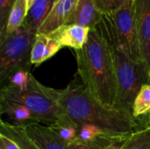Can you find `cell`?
Segmentation results:
<instances>
[{
	"instance_id": "6da1fadb",
	"label": "cell",
	"mask_w": 150,
	"mask_h": 149,
	"mask_svg": "<svg viewBox=\"0 0 150 149\" xmlns=\"http://www.w3.org/2000/svg\"><path fill=\"white\" fill-rule=\"evenodd\" d=\"M40 90L62 109L68 118L76 126H95L116 140L124 142L140 125L132 114L108 107L98 101L83 83L74 79L62 90L53 89L37 83Z\"/></svg>"
},
{
	"instance_id": "7a4b0ae2",
	"label": "cell",
	"mask_w": 150,
	"mask_h": 149,
	"mask_svg": "<svg viewBox=\"0 0 150 149\" xmlns=\"http://www.w3.org/2000/svg\"><path fill=\"white\" fill-rule=\"evenodd\" d=\"M74 52L80 80L98 101L114 107L116 71L112 50L106 39L98 28H92L83 47Z\"/></svg>"
},
{
	"instance_id": "3957f363",
	"label": "cell",
	"mask_w": 150,
	"mask_h": 149,
	"mask_svg": "<svg viewBox=\"0 0 150 149\" xmlns=\"http://www.w3.org/2000/svg\"><path fill=\"white\" fill-rule=\"evenodd\" d=\"M112 50L117 92L114 108L132 114L134 101L143 85L150 83L149 68L127 53L110 45Z\"/></svg>"
},
{
	"instance_id": "277c9868",
	"label": "cell",
	"mask_w": 150,
	"mask_h": 149,
	"mask_svg": "<svg viewBox=\"0 0 150 149\" xmlns=\"http://www.w3.org/2000/svg\"><path fill=\"white\" fill-rule=\"evenodd\" d=\"M96 28L110 45L125 51L135 61H143L134 18V0H128L112 13L103 14L101 21Z\"/></svg>"
},
{
	"instance_id": "5b68a950",
	"label": "cell",
	"mask_w": 150,
	"mask_h": 149,
	"mask_svg": "<svg viewBox=\"0 0 150 149\" xmlns=\"http://www.w3.org/2000/svg\"><path fill=\"white\" fill-rule=\"evenodd\" d=\"M37 83L31 74L26 90H20L11 84L6 85L0 91V101L15 103L25 107L33 113L38 123L47 126L70 120L59 105L40 90Z\"/></svg>"
},
{
	"instance_id": "8992f818",
	"label": "cell",
	"mask_w": 150,
	"mask_h": 149,
	"mask_svg": "<svg viewBox=\"0 0 150 149\" xmlns=\"http://www.w3.org/2000/svg\"><path fill=\"white\" fill-rule=\"evenodd\" d=\"M38 32L25 24L0 39V81L4 82L27 61ZM31 63V62H30Z\"/></svg>"
},
{
	"instance_id": "52a82bcc",
	"label": "cell",
	"mask_w": 150,
	"mask_h": 149,
	"mask_svg": "<svg viewBox=\"0 0 150 149\" xmlns=\"http://www.w3.org/2000/svg\"><path fill=\"white\" fill-rule=\"evenodd\" d=\"M134 12L142 61L150 67V0H134Z\"/></svg>"
},
{
	"instance_id": "ba28073f",
	"label": "cell",
	"mask_w": 150,
	"mask_h": 149,
	"mask_svg": "<svg viewBox=\"0 0 150 149\" xmlns=\"http://www.w3.org/2000/svg\"><path fill=\"white\" fill-rule=\"evenodd\" d=\"M23 126L29 138L40 149H72L71 144L60 138L47 125L31 123Z\"/></svg>"
},
{
	"instance_id": "9c48e42d",
	"label": "cell",
	"mask_w": 150,
	"mask_h": 149,
	"mask_svg": "<svg viewBox=\"0 0 150 149\" xmlns=\"http://www.w3.org/2000/svg\"><path fill=\"white\" fill-rule=\"evenodd\" d=\"M79 0H57L49 15L43 22L39 33L49 34L60 26L68 23Z\"/></svg>"
},
{
	"instance_id": "30bf717a",
	"label": "cell",
	"mask_w": 150,
	"mask_h": 149,
	"mask_svg": "<svg viewBox=\"0 0 150 149\" xmlns=\"http://www.w3.org/2000/svg\"><path fill=\"white\" fill-rule=\"evenodd\" d=\"M90 30V28L82 25L65 24L49 33V35L58 40L63 47H67L74 50H80L88 40Z\"/></svg>"
},
{
	"instance_id": "8fae6325",
	"label": "cell",
	"mask_w": 150,
	"mask_h": 149,
	"mask_svg": "<svg viewBox=\"0 0 150 149\" xmlns=\"http://www.w3.org/2000/svg\"><path fill=\"white\" fill-rule=\"evenodd\" d=\"M103 13L97 7L94 0H79L67 24L78 25L90 29L96 28L100 23Z\"/></svg>"
},
{
	"instance_id": "7c38bea8",
	"label": "cell",
	"mask_w": 150,
	"mask_h": 149,
	"mask_svg": "<svg viewBox=\"0 0 150 149\" xmlns=\"http://www.w3.org/2000/svg\"><path fill=\"white\" fill-rule=\"evenodd\" d=\"M56 1L57 0H35L28 10L25 23L38 32L52 11Z\"/></svg>"
},
{
	"instance_id": "4fadbf2b",
	"label": "cell",
	"mask_w": 150,
	"mask_h": 149,
	"mask_svg": "<svg viewBox=\"0 0 150 149\" xmlns=\"http://www.w3.org/2000/svg\"><path fill=\"white\" fill-rule=\"evenodd\" d=\"M0 112L5 114L17 126H25L31 123H38L33 113L25 107L11 102L0 101Z\"/></svg>"
},
{
	"instance_id": "5bb4252c",
	"label": "cell",
	"mask_w": 150,
	"mask_h": 149,
	"mask_svg": "<svg viewBox=\"0 0 150 149\" xmlns=\"http://www.w3.org/2000/svg\"><path fill=\"white\" fill-rule=\"evenodd\" d=\"M0 133L14 141L21 149H40L29 138L23 126H17L1 120Z\"/></svg>"
},
{
	"instance_id": "9a60e30c",
	"label": "cell",
	"mask_w": 150,
	"mask_h": 149,
	"mask_svg": "<svg viewBox=\"0 0 150 149\" xmlns=\"http://www.w3.org/2000/svg\"><path fill=\"white\" fill-rule=\"evenodd\" d=\"M27 12H28V8L25 0H17L10 12L4 35L11 33L18 27H20L25 22Z\"/></svg>"
},
{
	"instance_id": "2e32d148",
	"label": "cell",
	"mask_w": 150,
	"mask_h": 149,
	"mask_svg": "<svg viewBox=\"0 0 150 149\" xmlns=\"http://www.w3.org/2000/svg\"><path fill=\"white\" fill-rule=\"evenodd\" d=\"M121 149H150V127L144 126L132 133L121 144Z\"/></svg>"
},
{
	"instance_id": "e0dca14e",
	"label": "cell",
	"mask_w": 150,
	"mask_h": 149,
	"mask_svg": "<svg viewBox=\"0 0 150 149\" xmlns=\"http://www.w3.org/2000/svg\"><path fill=\"white\" fill-rule=\"evenodd\" d=\"M150 113V83L142 86L137 94L132 108V115L136 119Z\"/></svg>"
},
{
	"instance_id": "ac0fdd59",
	"label": "cell",
	"mask_w": 150,
	"mask_h": 149,
	"mask_svg": "<svg viewBox=\"0 0 150 149\" xmlns=\"http://www.w3.org/2000/svg\"><path fill=\"white\" fill-rule=\"evenodd\" d=\"M63 141L71 144L76 139L78 135V126H76L71 120L62 121L48 126Z\"/></svg>"
},
{
	"instance_id": "d6986e66",
	"label": "cell",
	"mask_w": 150,
	"mask_h": 149,
	"mask_svg": "<svg viewBox=\"0 0 150 149\" xmlns=\"http://www.w3.org/2000/svg\"><path fill=\"white\" fill-rule=\"evenodd\" d=\"M49 35L45 33H37L36 39L32 49L30 62L35 66L40 65L44 62V55L47 50V43L49 41Z\"/></svg>"
},
{
	"instance_id": "ffe728a7",
	"label": "cell",
	"mask_w": 150,
	"mask_h": 149,
	"mask_svg": "<svg viewBox=\"0 0 150 149\" xmlns=\"http://www.w3.org/2000/svg\"><path fill=\"white\" fill-rule=\"evenodd\" d=\"M30 76H31V73L24 66L17 69L15 72H13L9 76L8 79H9L10 84L24 90H26L28 87Z\"/></svg>"
},
{
	"instance_id": "44dd1931",
	"label": "cell",
	"mask_w": 150,
	"mask_h": 149,
	"mask_svg": "<svg viewBox=\"0 0 150 149\" xmlns=\"http://www.w3.org/2000/svg\"><path fill=\"white\" fill-rule=\"evenodd\" d=\"M17 0H0V38H2L6 30L8 18Z\"/></svg>"
},
{
	"instance_id": "7402d4cb",
	"label": "cell",
	"mask_w": 150,
	"mask_h": 149,
	"mask_svg": "<svg viewBox=\"0 0 150 149\" xmlns=\"http://www.w3.org/2000/svg\"><path fill=\"white\" fill-rule=\"evenodd\" d=\"M97 7L103 14H109L122 5H124L128 0H94Z\"/></svg>"
},
{
	"instance_id": "603a6c76",
	"label": "cell",
	"mask_w": 150,
	"mask_h": 149,
	"mask_svg": "<svg viewBox=\"0 0 150 149\" xmlns=\"http://www.w3.org/2000/svg\"><path fill=\"white\" fill-rule=\"evenodd\" d=\"M0 149H21L11 139L0 133Z\"/></svg>"
},
{
	"instance_id": "cb8c5ba5",
	"label": "cell",
	"mask_w": 150,
	"mask_h": 149,
	"mask_svg": "<svg viewBox=\"0 0 150 149\" xmlns=\"http://www.w3.org/2000/svg\"><path fill=\"white\" fill-rule=\"evenodd\" d=\"M72 149H104L105 148L101 145L95 144V143H85L79 141H75L71 143Z\"/></svg>"
},
{
	"instance_id": "d4e9b609",
	"label": "cell",
	"mask_w": 150,
	"mask_h": 149,
	"mask_svg": "<svg viewBox=\"0 0 150 149\" xmlns=\"http://www.w3.org/2000/svg\"><path fill=\"white\" fill-rule=\"evenodd\" d=\"M123 142H112L106 146L104 149H121V144Z\"/></svg>"
},
{
	"instance_id": "484cf974",
	"label": "cell",
	"mask_w": 150,
	"mask_h": 149,
	"mask_svg": "<svg viewBox=\"0 0 150 149\" xmlns=\"http://www.w3.org/2000/svg\"><path fill=\"white\" fill-rule=\"evenodd\" d=\"M145 125H144V126H148V127H150V113L149 115H147L146 117H145Z\"/></svg>"
},
{
	"instance_id": "4316f807",
	"label": "cell",
	"mask_w": 150,
	"mask_h": 149,
	"mask_svg": "<svg viewBox=\"0 0 150 149\" xmlns=\"http://www.w3.org/2000/svg\"><path fill=\"white\" fill-rule=\"evenodd\" d=\"M34 1H35V0H25V2H26V5H27V8H28V10H29V9L31 8V6L33 4Z\"/></svg>"
},
{
	"instance_id": "83f0119b",
	"label": "cell",
	"mask_w": 150,
	"mask_h": 149,
	"mask_svg": "<svg viewBox=\"0 0 150 149\" xmlns=\"http://www.w3.org/2000/svg\"><path fill=\"white\" fill-rule=\"evenodd\" d=\"M149 80H150V67H149Z\"/></svg>"
}]
</instances>
